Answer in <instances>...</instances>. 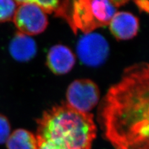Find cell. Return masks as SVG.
Masks as SVG:
<instances>
[{
	"label": "cell",
	"instance_id": "obj_5",
	"mask_svg": "<svg viewBox=\"0 0 149 149\" xmlns=\"http://www.w3.org/2000/svg\"><path fill=\"white\" fill-rule=\"evenodd\" d=\"M100 92L96 84L89 79L73 81L68 87L66 93L67 104L84 113H90L97 104Z\"/></svg>",
	"mask_w": 149,
	"mask_h": 149
},
{
	"label": "cell",
	"instance_id": "obj_1",
	"mask_svg": "<svg viewBox=\"0 0 149 149\" xmlns=\"http://www.w3.org/2000/svg\"><path fill=\"white\" fill-rule=\"evenodd\" d=\"M106 139L115 149H149V65L124 71L107 92L100 109Z\"/></svg>",
	"mask_w": 149,
	"mask_h": 149
},
{
	"label": "cell",
	"instance_id": "obj_14",
	"mask_svg": "<svg viewBox=\"0 0 149 149\" xmlns=\"http://www.w3.org/2000/svg\"><path fill=\"white\" fill-rule=\"evenodd\" d=\"M134 3L139 9V10L148 13L149 3L148 1H144V0H142V1H135Z\"/></svg>",
	"mask_w": 149,
	"mask_h": 149
},
{
	"label": "cell",
	"instance_id": "obj_7",
	"mask_svg": "<svg viewBox=\"0 0 149 149\" xmlns=\"http://www.w3.org/2000/svg\"><path fill=\"white\" fill-rule=\"evenodd\" d=\"M109 25L112 34L120 40L132 39L137 35L139 27L138 18L125 11L116 12Z\"/></svg>",
	"mask_w": 149,
	"mask_h": 149
},
{
	"label": "cell",
	"instance_id": "obj_11",
	"mask_svg": "<svg viewBox=\"0 0 149 149\" xmlns=\"http://www.w3.org/2000/svg\"><path fill=\"white\" fill-rule=\"evenodd\" d=\"M6 143L8 149H37V148L35 135L24 129L14 130Z\"/></svg>",
	"mask_w": 149,
	"mask_h": 149
},
{
	"label": "cell",
	"instance_id": "obj_12",
	"mask_svg": "<svg viewBox=\"0 0 149 149\" xmlns=\"http://www.w3.org/2000/svg\"><path fill=\"white\" fill-rule=\"evenodd\" d=\"M17 4L11 0H0V22L13 20Z\"/></svg>",
	"mask_w": 149,
	"mask_h": 149
},
{
	"label": "cell",
	"instance_id": "obj_8",
	"mask_svg": "<svg viewBox=\"0 0 149 149\" xmlns=\"http://www.w3.org/2000/svg\"><path fill=\"white\" fill-rule=\"evenodd\" d=\"M75 57L67 46L56 45L51 47L47 57V64L54 74H64L68 73L75 63Z\"/></svg>",
	"mask_w": 149,
	"mask_h": 149
},
{
	"label": "cell",
	"instance_id": "obj_2",
	"mask_svg": "<svg viewBox=\"0 0 149 149\" xmlns=\"http://www.w3.org/2000/svg\"><path fill=\"white\" fill-rule=\"evenodd\" d=\"M37 123V149H91L96 136L93 114L67 104L45 111Z\"/></svg>",
	"mask_w": 149,
	"mask_h": 149
},
{
	"label": "cell",
	"instance_id": "obj_13",
	"mask_svg": "<svg viewBox=\"0 0 149 149\" xmlns=\"http://www.w3.org/2000/svg\"><path fill=\"white\" fill-rule=\"evenodd\" d=\"M11 134V124L8 119L0 114V144L6 142Z\"/></svg>",
	"mask_w": 149,
	"mask_h": 149
},
{
	"label": "cell",
	"instance_id": "obj_6",
	"mask_svg": "<svg viewBox=\"0 0 149 149\" xmlns=\"http://www.w3.org/2000/svg\"><path fill=\"white\" fill-rule=\"evenodd\" d=\"M77 51L79 58L84 64L90 67H97L106 60L109 47L103 36L91 32L85 34L78 41Z\"/></svg>",
	"mask_w": 149,
	"mask_h": 149
},
{
	"label": "cell",
	"instance_id": "obj_3",
	"mask_svg": "<svg viewBox=\"0 0 149 149\" xmlns=\"http://www.w3.org/2000/svg\"><path fill=\"white\" fill-rule=\"evenodd\" d=\"M112 1L107 0H78L72 2V29L77 34L80 30L85 34L97 28L109 24L116 13Z\"/></svg>",
	"mask_w": 149,
	"mask_h": 149
},
{
	"label": "cell",
	"instance_id": "obj_10",
	"mask_svg": "<svg viewBox=\"0 0 149 149\" xmlns=\"http://www.w3.org/2000/svg\"><path fill=\"white\" fill-rule=\"evenodd\" d=\"M32 1L42 9L46 15L54 13L56 16L64 19L72 29V4H70V1H58V0H50V1L32 0Z\"/></svg>",
	"mask_w": 149,
	"mask_h": 149
},
{
	"label": "cell",
	"instance_id": "obj_4",
	"mask_svg": "<svg viewBox=\"0 0 149 149\" xmlns=\"http://www.w3.org/2000/svg\"><path fill=\"white\" fill-rule=\"evenodd\" d=\"M17 8L13 22L19 32L27 36L43 32L48 26L46 14L32 0L16 1Z\"/></svg>",
	"mask_w": 149,
	"mask_h": 149
},
{
	"label": "cell",
	"instance_id": "obj_9",
	"mask_svg": "<svg viewBox=\"0 0 149 149\" xmlns=\"http://www.w3.org/2000/svg\"><path fill=\"white\" fill-rule=\"evenodd\" d=\"M9 49L14 59L25 62L35 57L37 47L36 41L32 37L17 32L12 39Z\"/></svg>",
	"mask_w": 149,
	"mask_h": 149
}]
</instances>
